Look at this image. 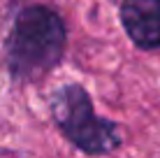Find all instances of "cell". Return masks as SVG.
I'll use <instances>...</instances> for the list:
<instances>
[{
    "instance_id": "6da1fadb",
    "label": "cell",
    "mask_w": 160,
    "mask_h": 158,
    "mask_svg": "<svg viewBox=\"0 0 160 158\" xmlns=\"http://www.w3.org/2000/svg\"><path fill=\"white\" fill-rule=\"evenodd\" d=\"M68 23L56 7L37 0H14L2 37V68L12 86L44 84L65 58Z\"/></svg>"
},
{
    "instance_id": "3957f363",
    "label": "cell",
    "mask_w": 160,
    "mask_h": 158,
    "mask_svg": "<svg viewBox=\"0 0 160 158\" xmlns=\"http://www.w3.org/2000/svg\"><path fill=\"white\" fill-rule=\"evenodd\" d=\"M118 21L139 51H160V0H121Z\"/></svg>"
},
{
    "instance_id": "7a4b0ae2",
    "label": "cell",
    "mask_w": 160,
    "mask_h": 158,
    "mask_svg": "<svg viewBox=\"0 0 160 158\" xmlns=\"http://www.w3.org/2000/svg\"><path fill=\"white\" fill-rule=\"evenodd\" d=\"M51 121L60 137L86 158L114 156L123 146L118 121L95 112L88 89L79 81H65L49 98Z\"/></svg>"
}]
</instances>
